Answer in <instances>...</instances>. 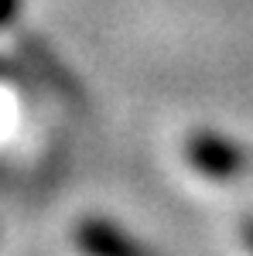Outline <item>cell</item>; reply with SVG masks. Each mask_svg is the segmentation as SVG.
<instances>
[{"label": "cell", "mask_w": 253, "mask_h": 256, "mask_svg": "<svg viewBox=\"0 0 253 256\" xmlns=\"http://www.w3.org/2000/svg\"><path fill=\"white\" fill-rule=\"evenodd\" d=\"M185 160L209 181H233L246 168V150L215 130H198L185 140Z\"/></svg>", "instance_id": "6da1fadb"}, {"label": "cell", "mask_w": 253, "mask_h": 256, "mask_svg": "<svg viewBox=\"0 0 253 256\" xmlns=\"http://www.w3.org/2000/svg\"><path fill=\"white\" fill-rule=\"evenodd\" d=\"M72 242L82 256H157L147 242L123 232L110 218H82L72 229Z\"/></svg>", "instance_id": "7a4b0ae2"}, {"label": "cell", "mask_w": 253, "mask_h": 256, "mask_svg": "<svg viewBox=\"0 0 253 256\" xmlns=\"http://www.w3.org/2000/svg\"><path fill=\"white\" fill-rule=\"evenodd\" d=\"M239 239H243V246L253 253V218H246L243 222V229H239Z\"/></svg>", "instance_id": "3957f363"}]
</instances>
